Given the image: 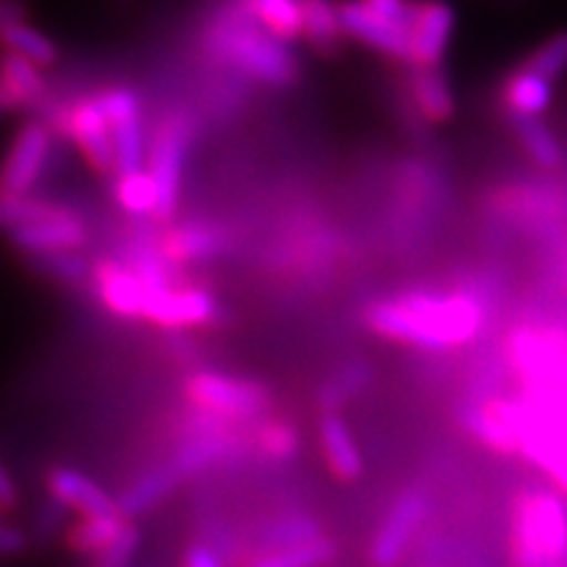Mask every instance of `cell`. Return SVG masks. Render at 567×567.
Instances as JSON below:
<instances>
[{"label": "cell", "instance_id": "obj_3", "mask_svg": "<svg viewBox=\"0 0 567 567\" xmlns=\"http://www.w3.org/2000/svg\"><path fill=\"white\" fill-rule=\"evenodd\" d=\"M513 559L517 567H557L567 559V505L555 492L530 488L517 499Z\"/></svg>", "mask_w": 567, "mask_h": 567}, {"label": "cell", "instance_id": "obj_11", "mask_svg": "<svg viewBox=\"0 0 567 567\" xmlns=\"http://www.w3.org/2000/svg\"><path fill=\"white\" fill-rule=\"evenodd\" d=\"M221 316L216 297L200 287H174L168 292L147 297V321L166 329H187V326L216 323Z\"/></svg>", "mask_w": 567, "mask_h": 567}, {"label": "cell", "instance_id": "obj_29", "mask_svg": "<svg viewBox=\"0 0 567 567\" xmlns=\"http://www.w3.org/2000/svg\"><path fill=\"white\" fill-rule=\"evenodd\" d=\"M116 200L132 216H155L158 213V189H155L147 172L116 179Z\"/></svg>", "mask_w": 567, "mask_h": 567}, {"label": "cell", "instance_id": "obj_28", "mask_svg": "<svg viewBox=\"0 0 567 567\" xmlns=\"http://www.w3.org/2000/svg\"><path fill=\"white\" fill-rule=\"evenodd\" d=\"M334 544L329 538L318 536L313 542L300 544V547L281 551H260L245 567H321L334 557Z\"/></svg>", "mask_w": 567, "mask_h": 567}, {"label": "cell", "instance_id": "obj_24", "mask_svg": "<svg viewBox=\"0 0 567 567\" xmlns=\"http://www.w3.org/2000/svg\"><path fill=\"white\" fill-rule=\"evenodd\" d=\"M0 42H3L6 51L34 63L38 69L51 66V63H55V59H59V48H55V42L48 38V34L34 30V27L24 24V21L6 27V30L0 32Z\"/></svg>", "mask_w": 567, "mask_h": 567}, {"label": "cell", "instance_id": "obj_8", "mask_svg": "<svg viewBox=\"0 0 567 567\" xmlns=\"http://www.w3.org/2000/svg\"><path fill=\"white\" fill-rule=\"evenodd\" d=\"M51 155V130L48 124L32 122L11 142V151L0 166V195L21 197L40 182Z\"/></svg>", "mask_w": 567, "mask_h": 567}, {"label": "cell", "instance_id": "obj_39", "mask_svg": "<svg viewBox=\"0 0 567 567\" xmlns=\"http://www.w3.org/2000/svg\"><path fill=\"white\" fill-rule=\"evenodd\" d=\"M182 567H224V563L216 549L205 547V544H197V547L187 549V555L182 559Z\"/></svg>", "mask_w": 567, "mask_h": 567}, {"label": "cell", "instance_id": "obj_33", "mask_svg": "<svg viewBox=\"0 0 567 567\" xmlns=\"http://www.w3.org/2000/svg\"><path fill=\"white\" fill-rule=\"evenodd\" d=\"M32 266L40 274L51 276V279L61 284H80L90 276L87 260L80 252H48V255H32Z\"/></svg>", "mask_w": 567, "mask_h": 567}, {"label": "cell", "instance_id": "obj_13", "mask_svg": "<svg viewBox=\"0 0 567 567\" xmlns=\"http://www.w3.org/2000/svg\"><path fill=\"white\" fill-rule=\"evenodd\" d=\"M161 250L172 264H205L229 250V231L210 221H189L163 234Z\"/></svg>", "mask_w": 567, "mask_h": 567}, {"label": "cell", "instance_id": "obj_41", "mask_svg": "<svg viewBox=\"0 0 567 567\" xmlns=\"http://www.w3.org/2000/svg\"><path fill=\"white\" fill-rule=\"evenodd\" d=\"M21 19H24V11H21L19 6H3V3H0V32H3L6 27L19 24Z\"/></svg>", "mask_w": 567, "mask_h": 567}, {"label": "cell", "instance_id": "obj_16", "mask_svg": "<svg viewBox=\"0 0 567 567\" xmlns=\"http://www.w3.org/2000/svg\"><path fill=\"white\" fill-rule=\"evenodd\" d=\"M48 488H51L53 499L59 505L76 509V513H82V517L122 515L116 499L105 494L90 476L74 471V467H55L51 476H48Z\"/></svg>", "mask_w": 567, "mask_h": 567}, {"label": "cell", "instance_id": "obj_15", "mask_svg": "<svg viewBox=\"0 0 567 567\" xmlns=\"http://www.w3.org/2000/svg\"><path fill=\"white\" fill-rule=\"evenodd\" d=\"M95 289L111 313L122 318H145L147 292L142 281L126 264L118 260H101L92 271Z\"/></svg>", "mask_w": 567, "mask_h": 567}, {"label": "cell", "instance_id": "obj_2", "mask_svg": "<svg viewBox=\"0 0 567 567\" xmlns=\"http://www.w3.org/2000/svg\"><path fill=\"white\" fill-rule=\"evenodd\" d=\"M208 48L243 74L274 87H284L297 80V61L289 48L264 32L255 21L250 6L226 9L208 30Z\"/></svg>", "mask_w": 567, "mask_h": 567}, {"label": "cell", "instance_id": "obj_32", "mask_svg": "<svg viewBox=\"0 0 567 567\" xmlns=\"http://www.w3.org/2000/svg\"><path fill=\"white\" fill-rule=\"evenodd\" d=\"M339 32H342V21H339V9L334 6L321 3V0L302 6V34L313 45H334Z\"/></svg>", "mask_w": 567, "mask_h": 567}, {"label": "cell", "instance_id": "obj_27", "mask_svg": "<svg viewBox=\"0 0 567 567\" xmlns=\"http://www.w3.org/2000/svg\"><path fill=\"white\" fill-rule=\"evenodd\" d=\"M413 95L417 109L431 122H444L455 111V101H452L450 84L436 69H421L413 80Z\"/></svg>", "mask_w": 567, "mask_h": 567}, {"label": "cell", "instance_id": "obj_9", "mask_svg": "<svg viewBox=\"0 0 567 567\" xmlns=\"http://www.w3.org/2000/svg\"><path fill=\"white\" fill-rule=\"evenodd\" d=\"M425 513H429V505H425V496L421 492L402 494L386 513L381 528L375 530L371 542V565L394 567L400 563L425 520Z\"/></svg>", "mask_w": 567, "mask_h": 567}, {"label": "cell", "instance_id": "obj_12", "mask_svg": "<svg viewBox=\"0 0 567 567\" xmlns=\"http://www.w3.org/2000/svg\"><path fill=\"white\" fill-rule=\"evenodd\" d=\"M408 32V61L417 69H434L444 59L455 32V11L442 3L415 6Z\"/></svg>", "mask_w": 567, "mask_h": 567}, {"label": "cell", "instance_id": "obj_23", "mask_svg": "<svg viewBox=\"0 0 567 567\" xmlns=\"http://www.w3.org/2000/svg\"><path fill=\"white\" fill-rule=\"evenodd\" d=\"M126 528V517L109 515V517H82L74 528L69 530L66 544L76 555H101L116 542L118 534Z\"/></svg>", "mask_w": 567, "mask_h": 567}, {"label": "cell", "instance_id": "obj_21", "mask_svg": "<svg viewBox=\"0 0 567 567\" xmlns=\"http://www.w3.org/2000/svg\"><path fill=\"white\" fill-rule=\"evenodd\" d=\"M176 484H179V476L172 471V465L166 463L161 467H153V471L142 473V476L126 488L122 499L116 502L118 513H122V517H137L142 513H147V509L158 505L163 496L172 492Z\"/></svg>", "mask_w": 567, "mask_h": 567}, {"label": "cell", "instance_id": "obj_30", "mask_svg": "<svg viewBox=\"0 0 567 567\" xmlns=\"http://www.w3.org/2000/svg\"><path fill=\"white\" fill-rule=\"evenodd\" d=\"M515 132L520 137L523 147H526L530 158H534L538 166L555 168L563 161V153H559V142L555 140L547 126H544L538 118H515Z\"/></svg>", "mask_w": 567, "mask_h": 567}, {"label": "cell", "instance_id": "obj_38", "mask_svg": "<svg viewBox=\"0 0 567 567\" xmlns=\"http://www.w3.org/2000/svg\"><path fill=\"white\" fill-rule=\"evenodd\" d=\"M27 549L24 530L0 523V557H17Z\"/></svg>", "mask_w": 567, "mask_h": 567}, {"label": "cell", "instance_id": "obj_37", "mask_svg": "<svg viewBox=\"0 0 567 567\" xmlns=\"http://www.w3.org/2000/svg\"><path fill=\"white\" fill-rule=\"evenodd\" d=\"M258 446L271 460H289L297 452V431L289 423H266L258 431Z\"/></svg>", "mask_w": 567, "mask_h": 567}, {"label": "cell", "instance_id": "obj_1", "mask_svg": "<svg viewBox=\"0 0 567 567\" xmlns=\"http://www.w3.org/2000/svg\"><path fill=\"white\" fill-rule=\"evenodd\" d=\"M375 334L425 350L471 342L484 326V308L471 295H408L368 308Z\"/></svg>", "mask_w": 567, "mask_h": 567}, {"label": "cell", "instance_id": "obj_34", "mask_svg": "<svg viewBox=\"0 0 567 567\" xmlns=\"http://www.w3.org/2000/svg\"><path fill=\"white\" fill-rule=\"evenodd\" d=\"M368 368L363 363H352L344 365L339 371L337 379H331L329 384L321 389V405H323V415L326 413H337V408L347 402V396L358 394L360 389L368 384Z\"/></svg>", "mask_w": 567, "mask_h": 567}, {"label": "cell", "instance_id": "obj_25", "mask_svg": "<svg viewBox=\"0 0 567 567\" xmlns=\"http://www.w3.org/2000/svg\"><path fill=\"white\" fill-rule=\"evenodd\" d=\"M465 429L471 431L473 436L481 439L486 446H492L496 452H520V444H517L515 431L509 429L505 417L499 415V410L492 408H467L463 413Z\"/></svg>", "mask_w": 567, "mask_h": 567}, {"label": "cell", "instance_id": "obj_10", "mask_svg": "<svg viewBox=\"0 0 567 567\" xmlns=\"http://www.w3.org/2000/svg\"><path fill=\"white\" fill-rule=\"evenodd\" d=\"M66 132L92 168H97L101 174L116 172L111 124L101 105V97H84V101L71 105L66 113Z\"/></svg>", "mask_w": 567, "mask_h": 567}, {"label": "cell", "instance_id": "obj_4", "mask_svg": "<svg viewBox=\"0 0 567 567\" xmlns=\"http://www.w3.org/2000/svg\"><path fill=\"white\" fill-rule=\"evenodd\" d=\"M193 118L187 111H172L163 118L158 132L153 137L151 158H147L145 172L158 189V213L155 218H172L179 208L182 195V172L187 151L193 145Z\"/></svg>", "mask_w": 567, "mask_h": 567}, {"label": "cell", "instance_id": "obj_31", "mask_svg": "<svg viewBox=\"0 0 567 567\" xmlns=\"http://www.w3.org/2000/svg\"><path fill=\"white\" fill-rule=\"evenodd\" d=\"M318 523L313 517L305 515H289L276 520L271 528L264 534V551H281L300 547V544H308L318 538Z\"/></svg>", "mask_w": 567, "mask_h": 567}, {"label": "cell", "instance_id": "obj_22", "mask_svg": "<svg viewBox=\"0 0 567 567\" xmlns=\"http://www.w3.org/2000/svg\"><path fill=\"white\" fill-rule=\"evenodd\" d=\"M71 213L74 210L55 200H42V197H32V195H21V197L0 195V229H6L9 234L17 229H24V226L71 216Z\"/></svg>", "mask_w": 567, "mask_h": 567}, {"label": "cell", "instance_id": "obj_14", "mask_svg": "<svg viewBox=\"0 0 567 567\" xmlns=\"http://www.w3.org/2000/svg\"><path fill=\"white\" fill-rule=\"evenodd\" d=\"M339 21H342V32L363 40L365 45L375 48V51L408 61V42H410L408 27L410 24H394V21L381 19L368 3L342 6V9H339Z\"/></svg>", "mask_w": 567, "mask_h": 567}, {"label": "cell", "instance_id": "obj_6", "mask_svg": "<svg viewBox=\"0 0 567 567\" xmlns=\"http://www.w3.org/2000/svg\"><path fill=\"white\" fill-rule=\"evenodd\" d=\"M187 396L197 410L229 421L260 415L268 408V392L264 386L218 371H197L189 375Z\"/></svg>", "mask_w": 567, "mask_h": 567}, {"label": "cell", "instance_id": "obj_20", "mask_svg": "<svg viewBox=\"0 0 567 567\" xmlns=\"http://www.w3.org/2000/svg\"><path fill=\"white\" fill-rule=\"evenodd\" d=\"M551 103V82L523 69L513 74L505 84V105L513 118H536Z\"/></svg>", "mask_w": 567, "mask_h": 567}, {"label": "cell", "instance_id": "obj_7", "mask_svg": "<svg viewBox=\"0 0 567 567\" xmlns=\"http://www.w3.org/2000/svg\"><path fill=\"white\" fill-rule=\"evenodd\" d=\"M113 137L116 176L145 172V130H142V105L132 90L116 87L101 95Z\"/></svg>", "mask_w": 567, "mask_h": 567}, {"label": "cell", "instance_id": "obj_40", "mask_svg": "<svg viewBox=\"0 0 567 567\" xmlns=\"http://www.w3.org/2000/svg\"><path fill=\"white\" fill-rule=\"evenodd\" d=\"M17 502H19L17 484H13L11 473L6 471L3 463H0V507L11 509V507H17Z\"/></svg>", "mask_w": 567, "mask_h": 567}, {"label": "cell", "instance_id": "obj_42", "mask_svg": "<svg viewBox=\"0 0 567 567\" xmlns=\"http://www.w3.org/2000/svg\"><path fill=\"white\" fill-rule=\"evenodd\" d=\"M0 515H3V507H0Z\"/></svg>", "mask_w": 567, "mask_h": 567}, {"label": "cell", "instance_id": "obj_5", "mask_svg": "<svg viewBox=\"0 0 567 567\" xmlns=\"http://www.w3.org/2000/svg\"><path fill=\"white\" fill-rule=\"evenodd\" d=\"M509 354L528 392L567 389V334L559 329L520 326L509 337Z\"/></svg>", "mask_w": 567, "mask_h": 567}, {"label": "cell", "instance_id": "obj_35", "mask_svg": "<svg viewBox=\"0 0 567 567\" xmlns=\"http://www.w3.org/2000/svg\"><path fill=\"white\" fill-rule=\"evenodd\" d=\"M526 69H530L538 76H544L547 82H551L555 76L563 74V71L567 69V32L555 34V38H549L547 42H544V45L538 48L534 55H530Z\"/></svg>", "mask_w": 567, "mask_h": 567}, {"label": "cell", "instance_id": "obj_36", "mask_svg": "<svg viewBox=\"0 0 567 567\" xmlns=\"http://www.w3.org/2000/svg\"><path fill=\"white\" fill-rule=\"evenodd\" d=\"M142 534L137 526L126 523V528L118 534L116 542L109 549H103L101 555L92 557V567H130L137 557Z\"/></svg>", "mask_w": 567, "mask_h": 567}, {"label": "cell", "instance_id": "obj_18", "mask_svg": "<svg viewBox=\"0 0 567 567\" xmlns=\"http://www.w3.org/2000/svg\"><path fill=\"white\" fill-rule=\"evenodd\" d=\"M45 95V80L42 69L34 63L19 59V55L6 53L0 59V111L27 109L38 105Z\"/></svg>", "mask_w": 567, "mask_h": 567}, {"label": "cell", "instance_id": "obj_26", "mask_svg": "<svg viewBox=\"0 0 567 567\" xmlns=\"http://www.w3.org/2000/svg\"><path fill=\"white\" fill-rule=\"evenodd\" d=\"M258 27L279 42H289L302 34V6L289 0H258L250 3Z\"/></svg>", "mask_w": 567, "mask_h": 567}, {"label": "cell", "instance_id": "obj_17", "mask_svg": "<svg viewBox=\"0 0 567 567\" xmlns=\"http://www.w3.org/2000/svg\"><path fill=\"white\" fill-rule=\"evenodd\" d=\"M11 243L19 250L30 255H48V252H76L87 239V229H84L82 218L76 213L63 218H53V221H42L24 226L9 234Z\"/></svg>", "mask_w": 567, "mask_h": 567}, {"label": "cell", "instance_id": "obj_19", "mask_svg": "<svg viewBox=\"0 0 567 567\" xmlns=\"http://www.w3.org/2000/svg\"><path fill=\"white\" fill-rule=\"evenodd\" d=\"M318 434H321V450L329 463L331 473L342 481H354L363 473V455H360L358 444L347 429L342 417L337 413H326L318 425Z\"/></svg>", "mask_w": 567, "mask_h": 567}]
</instances>
